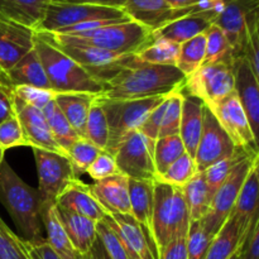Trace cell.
<instances>
[{"label": "cell", "instance_id": "34", "mask_svg": "<svg viewBox=\"0 0 259 259\" xmlns=\"http://www.w3.org/2000/svg\"><path fill=\"white\" fill-rule=\"evenodd\" d=\"M42 113L45 115L46 120H47L50 131L52 133L53 138L57 142L60 148L62 149L63 153L68 151L71 146L77 141L80 137L76 134L71 124L68 123L67 119L65 118L62 113H61L60 108L57 104L55 103V99L47 104L45 108L42 109Z\"/></svg>", "mask_w": 259, "mask_h": 259}, {"label": "cell", "instance_id": "32", "mask_svg": "<svg viewBox=\"0 0 259 259\" xmlns=\"http://www.w3.org/2000/svg\"><path fill=\"white\" fill-rule=\"evenodd\" d=\"M185 202L190 215V223L200 220L206 215L211 204L212 195L205 181L204 172H197L195 176L181 187Z\"/></svg>", "mask_w": 259, "mask_h": 259}, {"label": "cell", "instance_id": "28", "mask_svg": "<svg viewBox=\"0 0 259 259\" xmlns=\"http://www.w3.org/2000/svg\"><path fill=\"white\" fill-rule=\"evenodd\" d=\"M52 0H0V19L35 30Z\"/></svg>", "mask_w": 259, "mask_h": 259}, {"label": "cell", "instance_id": "16", "mask_svg": "<svg viewBox=\"0 0 259 259\" xmlns=\"http://www.w3.org/2000/svg\"><path fill=\"white\" fill-rule=\"evenodd\" d=\"M105 219L120 237L131 259H158V248L151 230L131 214H106Z\"/></svg>", "mask_w": 259, "mask_h": 259}, {"label": "cell", "instance_id": "40", "mask_svg": "<svg viewBox=\"0 0 259 259\" xmlns=\"http://www.w3.org/2000/svg\"><path fill=\"white\" fill-rule=\"evenodd\" d=\"M101 149L85 138H78L66 152V157L70 161L75 177L86 174L96 157L100 154Z\"/></svg>", "mask_w": 259, "mask_h": 259}, {"label": "cell", "instance_id": "60", "mask_svg": "<svg viewBox=\"0 0 259 259\" xmlns=\"http://www.w3.org/2000/svg\"><path fill=\"white\" fill-rule=\"evenodd\" d=\"M230 259H240L239 252H237V253H235V254H234V255H233V257H232V258H230Z\"/></svg>", "mask_w": 259, "mask_h": 259}, {"label": "cell", "instance_id": "3", "mask_svg": "<svg viewBox=\"0 0 259 259\" xmlns=\"http://www.w3.org/2000/svg\"><path fill=\"white\" fill-rule=\"evenodd\" d=\"M42 62L51 90L55 93H88L101 95L104 85L91 77L85 68L68 57L65 52L35 32L33 47Z\"/></svg>", "mask_w": 259, "mask_h": 259}, {"label": "cell", "instance_id": "5", "mask_svg": "<svg viewBox=\"0 0 259 259\" xmlns=\"http://www.w3.org/2000/svg\"><path fill=\"white\" fill-rule=\"evenodd\" d=\"M190 215L180 187L154 182L152 233L158 250L169 243L186 238Z\"/></svg>", "mask_w": 259, "mask_h": 259}, {"label": "cell", "instance_id": "27", "mask_svg": "<svg viewBox=\"0 0 259 259\" xmlns=\"http://www.w3.org/2000/svg\"><path fill=\"white\" fill-rule=\"evenodd\" d=\"M95 98L88 93H55V103L80 138H85L86 119Z\"/></svg>", "mask_w": 259, "mask_h": 259}, {"label": "cell", "instance_id": "23", "mask_svg": "<svg viewBox=\"0 0 259 259\" xmlns=\"http://www.w3.org/2000/svg\"><path fill=\"white\" fill-rule=\"evenodd\" d=\"M56 206L72 214L93 219L95 222H100L106 215L103 207L91 195L89 185L83 184L78 179L72 180L61 191V194L56 199Z\"/></svg>", "mask_w": 259, "mask_h": 259}, {"label": "cell", "instance_id": "11", "mask_svg": "<svg viewBox=\"0 0 259 259\" xmlns=\"http://www.w3.org/2000/svg\"><path fill=\"white\" fill-rule=\"evenodd\" d=\"M259 157L258 154H249L245 157L239 164L230 174V176L222 184V186L217 190L211 199L209 210L206 215L202 218L204 227L212 235H217L220 228L224 225L228 218L232 214L234 205L237 202L238 195H239L242 185L249 172L250 167L253 166L254 161Z\"/></svg>", "mask_w": 259, "mask_h": 259}, {"label": "cell", "instance_id": "22", "mask_svg": "<svg viewBox=\"0 0 259 259\" xmlns=\"http://www.w3.org/2000/svg\"><path fill=\"white\" fill-rule=\"evenodd\" d=\"M217 12H199L184 15L181 18L167 23L159 29L152 32L153 39H166L176 45L186 42L197 34L206 32L218 17Z\"/></svg>", "mask_w": 259, "mask_h": 259}, {"label": "cell", "instance_id": "12", "mask_svg": "<svg viewBox=\"0 0 259 259\" xmlns=\"http://www.w3.org/2000/svg\"><path fill=\"white\" fill-rule=\"evenodd\" d=\"M153 149V144L149 143L139 131L126 136L113 154L119 172L128 179L156 181Z\"/></svg>", "mask_w": 259, "mask_h": 259}, {"label": "cell", "instance_id": "8", "mask_svg": "<svg viewBox=\"0 0 259 259\" xmlns=\"http://www.w3.org/2000/svg\"><path fill=\"white\" fill-rule=\"evenodd\" d=\"M115 19L131 20L123 9L110 7H99L88 4H71V3L52 2L47 7L45 17L40 20L35 32L57 33L65 28L90 22V20Z\"/></svg>", "mask_w": 259, "mask_h": 259}, {"label": "cell", "instance_id": "52", "mask_svg": "<svg viewBox=\"0 0 259 259\" xmlns=\"http://www.w3.org/2000/svg\"><path fill=\"white\" fill-rule=\"evenodd\" d=\"M23 243L30 259H61L46 239L37 240V242H27L23 239Z\"/></svg>", "mask_w": 259, "mask_h": 259}, {"label": "cell", "instance_id": "9", "mask_svg": "<svg viewBox=\"0 0 259 259\" xmlns=\"http://www.w3.org/2000/svg\"><path fill=\"white\" fill-rule=\"evenodd\" d=\"M258 0H224V8L215 18L233 52V61L243 57L248 32L258 24Z\"/></svg>", "mask_w": 259, "mask_h": 259}, {"label": "cell", "instance_id": "44", "mask_svg": "<svg viewBox=\"0 0 259 259\" xmlns=\"http://www.w3.org/2000/svg\"><path fill=\"white\" fill-rule=\"evenodd\" d=\"M182 101H184V94L181 90L175 91L167 96L166 109H164L158 138L179 134L180 123H181Z\"/></svg>", "mask_w": 259, "mask_h": 259}, {"label": "cell", "instance_id": "24", "mask_svg": "<svg viewBox=\"0 0 259 259\" xmlns=\"http://www.w3.org/2000/svg\"><path fill=\"white\" fill-rule=\"evenodd\" d=\"M258 194H259V157L250 167L247 177L242 185L237 202L232 211V217L237 222L243 237L245 238L248 230L255 219L259 218L258 212Z\"/></svg>", "mask_w": 259, "mask_h": 259}, {"label": "cell", "instance_id": "33", "mask_svg": "<svg viewBox=\"0 0 259 259\" xmlns=\"http://www.w3.org/2000/svg\"><path fill=\"white\" fill-rule=\"evenodd\" d=\"M243 239L237 222L230 215L212 239L205 259H230L239 250Z\"/></svg>", "mask_w": 259, "mask_h": 259}, {"label": "cell", "instance_id": "46", "mask_svg": "<svg viewBox=\"0 0 259 259\" xmlns=\"http://www.w3.org/2000/svg\"><path fill=\"white\" fill-rule=\"evenodd\" d=\"M0 259H30L24 243L0 218Z\"/></svg>", "mask_w": 259, "mask_h": 259}, {"label": "cell", "instance_id": "1", "mask_svg": "<svg viewBox=\"0 0 259 259\" xmlns=\"http://www.w3.org/2000/svg\"><path fill=\"white\" fill-rule=\"evenodd\" d=\"M186 76L176 66L142 63L134 60L104 85L100 98L113 100H141L167 96L184 88Z\"/></svg>", "mask_w": 259, "mask_h": 259}, {"label": "cell", "instance_id": "21", "mask_svg": "<svg viewBox=\"0 0 259 259\" xmlns=\"http://www.w3.org/2000/svg\"><path fill=\"white\" fill-rule=\"evenodd\" d=\"M91 195L106 214H131L129 179L118 174L89 185Z\"/></svg>", "mask_w": 259, "mask_h": 259}, {"label": "cell", "instance_id": "51", "mask_svg": "<svg viewBox=\"0 0 259 259\" xmlns=\"http://www.w3.org/2000/svg\"><path fill=\"white\" fill-rule=\"evenodd\" d=\"M238 252L240 259H259V218L249 228Z\"/></svg>", "mask_w": 259, "mask_h": 259}, {"label": "cell", "instance_id": "7", "mask_svg": "<svg viewBox=\"0 0 259 259\" xmlns=\"http://www.w3.org/2000/svg\"><path fill=\"white\" fill-rule=\"evenodd\" d=\"M181 91L200 99L207 108H212L234 93L232 63H204L187 76Z\"/></svg>", "mask_w": 259, "mask_h": 259}, {"label": "cell", "instance_id": "38", "mask_svg": "<svg viewBox=\"0 0 259 259\" xmlns=\"http://www.w3.org/2000/svg\"><path fill=\"white\" fill-rule=\"evenodd\" d=\"M85 139L95 144L101 151H105L109 142V126L108 120H106L105 113L99 103L98 99L95 98L93 105H91L90 111H89L88 119H86L85 125Z\"/></svg>", "mask_w": 259, "mask_h": 259}, {"label": "cell", "instance_id": "14", "mask_svg": "<svg viewBox=\"0 0 259 259\" xmlns=\"http://www.w3.org/2000/svg\"><path fill=\"white\" fill-rule=\"evenodd\" d=\"M238 149L212 111L205 106L201 137L194 157L197 172H205L212 164L233 156Z\"/></svg>", "mask_w": 259, "mask_h": 259}, {"label": "cell", "instance_id": "53", "mask_svg": "<svg viewBox=\"0 0 259 259\" xmlns=\"http://www.w3.org/2000/svg\"><path fill=\"white\" fill-rule=\"evenodd\" d=\"M158 259H189L186 248V238H181L169 243L158 250Z\"/></svg>", "mask_w": 259, "mask_h": 259}, {"label": "cell", "instance_id": "4", "mask_svg": "<svg viewBox=\"0 0 259 259\" xmlns=\"http://www.w3.org/2000/svg\"><path fill=\"white\" fill-rule=\"evenodd\" d=\"M43 34L53 42L61 45L88 46V47L99 48L119 55H131V53H137L147 43H149L152 32L133 20H128V22L109 24L77 34H55V33H43Z\"/></svg>", "mask_w": 259, "mask_h": 259}, {"label": "cell", "instance_id": "18", "mask_svg": "<svg viewBox=\"0 0 259 259\" xmlns=\"http://www.w3.org/2000/svg\"><path fill=\"white\" fill-rule=\"evenodd\" d=\"M35 30L25 25L0 19V70L7 75L34 47Z\"/></svg>", "mask_w": 259, "mask_h": 259}, {"label": "cell", "instance_id": "58", "mask_svg": "<svg viewBox=\"0 0 259 259\" xmlns=\"http://www.w3.org/2000/svg\"><path fill=\"white\" fill-rule=\"evenodd\" d=\"M0 83H2L3 86H5V88H8V89H13V88H12V85H10V83H9V81H8L7 75H5V73L3 72L2 70H0Z\"/></svg>", "mask_w": 259, "mask_h": 259}, {"label": "cell", "instance_id": "15", "mask_svg": "<svg viewBox=\"0 0 259 259\" xmlns=\"http://www.w3.org/2000/svg\"><path fill=\"white\" fill-rule=\"evenodd\" d=\"M209 109L237 148L249 153H258V138L253 134L244 109L235 93Z\"/></svg>", "mask_w": 259, "mask_h": 259}, {"label": "cell", "instance_id": "2", "mask_svg": "<svg viewBox=\"0 0 259 259\" xmlns=\"http://www.w3.org/2000/svg\"><path fill=\"white\" fill-rule=\"evenodd\" d=\"M0 204L22 233V239L27 242L46 239L42 233L39 192L25 184L5 161L0 164Z\"/></svg>", "mask_w": 259, "mask_h": 259}, {"label": "cell", "instance_id": "59", "mask_svg": "<svg viewBox=\"0 0 259 259\" xmlns=\"http://www.w3.org/2000/svg\"><path fill=\"white\" fill-rule=\"evenodd\" d=\"M4 152L5 151H3V149L0 148V164H2L3 161H4Z\"/></svg>", "mask_w": 259, "mask_h": 259}, {"label": "cell", "instance_id": "57", "mask_svg": "<svg viewBox=\"0 0 259 259\" xmlns=\"http://www.w3.org/2000/svg\"><path fill=\"white\" fill-rule=\"evenodd\" d=\"M166 2L174 9H189V8L196 7L204 0H166Z\"/></svg>", "mask_w": 259, "mask_h": 259}, {"label": "cell", "instance_id": "61", "mask_svg": "<svg viewBox=\"0 0 259 259\" xmlns=\"http://www.w3.org/2000/svg\"><path fill=\"white\" fill-rule=\"evenodd\" d=\"M76 259H85L83 255H80V254H76Z\"/></svg>", "mask_w": 259, "mask_h": 259}, {"label": "cell", "instance_id": "20", "mask_svg": "<svg viewBox=\"0 0 259 259\" xmlns=\"http://www.w3.org/2000/svg\"><path fill=\"white\" fill-rule=\"evenodd\" d=\"M234 72V93L247 115L253 134L258 138L259 128V78L255 77L245 58H235L232 63Z\"/></svg>", "mask_w": 259, "mask_h": 259}, {"label": "cell", "instance_id": "49", "mask_svg": "<svg viewBox=\"0 0 259 259\" xmlns=\"http://www.w3.org/2000/svg\"><path fill=\"white\" fill-rule=\"evenodd\" d=\"M86 174L90 175L93 180L99 181V180L114 176V175H118L120 172H119L113 154H110L106 151H101L100 154L95 158V161L89 167Z\"/></svg>", "mask_w": 259, "mask_h": 259}, {"label": "cell", "instance_id": "6", "mask_svg": "<svg viewBox=\"0 0 259 259\" xmlns=\"http://www.w3.org/2000/svg\"><path fill=\"white\" fill-rule=\"evenodd\" d=\"M166 96L141 99V100H113L96 96L105 113L109 126V142L105 151L114 154L120 142L133 132L139 131L152 110Z\"/></svg>", "mask_w": 259, "mask_h": 259}, {"label": "cell", "instance_id": "31", "mask_svg": "<svg viewBox=\"0 0 259 259\" xmlns=\"http://www.w3.org/2000/svg\"><path fill=\"white\" fill-rule=\"evenodd\" d=\"M42 225L47 233V243L61 259H76V250L73 249L67 234L62 227L57 212L56 204L48 205L40 210Z\"/></svg>", "mask_w": 259, "mask_h": 259}, {"label": "cell", "instance_id": "37", "mask_svg": "<svg viewBox=\"0 0 259 259\" xmlns=\"http://www.w3.org/2000/svg\"><path fill=\"white\" fill-rule=\"evenodd\" d=\"M185 152V146L179 134L157 139L153 149V162L157 177L163 174Z\"/></svg>", "mask_w": 259, "mask_h": 259}, {"label": "cell", "instance_id": "48", "mask_svg": "<svg viewBox=\"0 0 259 259\" xmlns=\"http://www.w3.org/2000/svg\"><path fill=\"white\" fill-rule=\"evenodd\" d=\"M20 146H27V141L19 120L14 115L0 123V148L7 151Z\"/></svg>", "mask_w": 259, "mask_h": 259}, {"label": "cell", "instance_id": "10", "mask_svg": "<svg viewBox=\"0 0 259 259\" xmlns=\"http://www.w3.org/2000/svg\"><path fill=\"white\" fill-rule=\"evenodd\" d=\"M40 34L46 39L50 40L52 45H55L56 47L60 48L62 52H65L68 57L72 58L75 62H77L81 67L85 68V71L91 77H94L103 85H105L108 81L115 77L124 67H126L134 60V53L119 55V53L88 47V46L61 45V43L51 40L43 33H40Z\"/></svg>", "mask_w": 259, "mask_h": 259}, {"label": "cell", "instance_id": "25", "mask_svg": "<svg viewBox=\"0 0 259 259\" xmlns=\"http://www.w3.org/2000/svg\"><path fill=\"white\" fill-rule=\"evenodd\" d=\"M184 94V101H182L179 136L181 137L186 153L194 158L201 137L205 105L200 99L189 94Z\"/></svg>", "mask_w": 259, "mask_h": 259}, {"label": "cell", "instance_id": "19", "mask_svg": "<svg viewBox=\"0 0 259 259\" xmlns=\"http://www.w3.org/2000/svg\"><path fill=\"white\" fill-rule=\"evenodd\" d=\"M123 10L129 19L143 25L151 32L159 29L177 18L194 13L192 8L174 9L166 0H126Z\"/></svg>", "mask_w": 259, "mask_h": 259}, {"label": "cell", "instance_id": "26", "mask_svg": "<svg viewBox=\"0 0 259 259\" xmlns=\"http://www.w3.org/2000/svg\"><path fill=\"white\" fill-rule=\"evenodd\" d=\"M57 212L63 229L76 253L80 255L88 254L98 238L96 235V223L98 222L81 217V215L72 214L60 207H57Z\"/></svg>", "mask_w": 259, "mask_h": 259}, {"label": "cell", "instance_id": "62", "mask_svg": "<svg viewBox=\"0 0 259 259\" xmlns=\"http://www.w3.org/2000/svg\"><path fill=\"white\" fill-rule=\"evenodd\" d=\"M0 85H2V83H0ZM2 86H3V85H2ZM4 88H5V86H4ZM7 89H8V88H7Z\"/></svg>", "mask_w": 259, "mask_h": 259}, {"label": "cell", "instance_id": "17", "mask_svg": "<svg viewBox=\"0 0 259 259\" xmlns=\"http://www.w3.org/2000/svg\"><path fill=\"white\" fill-rule=\"evenodd\" d=\"M12 100L15 116L18 118L23 129L27 146H30L32 148L43 149V151L65 154L53 138L42 110L28 105L20 99L15 98L14 95H12Z\"/></svg>", "mask_w": 259, "mask_h": 259}, {"label": "cell", "instance_id": "36", "mask_svg": "<svg viewBox=\"0 0 259 259\" xmlns=\"http://www.w3.org/2000/svg\"><path fill=\"white\" fill-rule=\"evenodd\" d=\"M205 46H206L205 33L197 34L196 37L191 38V39L180 45L179 55H177L176 60V67L186 77L191 75V73H194L204 63Z\"/></svg>", "mask_w": 259, "mask_h": 259}, {"label": "cell", "instance_id": "47", "mask_svg": "<svg viewBox=\"0 0 259 259\" xmlns=\"http://www.w3.org/2000/svg\"><path fill=\"white\" fill-rule=\"evenodd\" d=\"M12 93L15 98L20 99L25 104L35 109H39V110H42L50 101L55 99V91L47 90V89L34 88V86H14Z\"/></svg>", "mask_w": 259, "mask_h": 259}, {"label": "cell", "instance_id": "55", "mask_svg": "<svg viewBox=\"0 0 259 259\" xmlns=\"http://www.w3.org/2000/svg\"><path fill=\"white\" fill-rule=\"evenodd\" d=\"M61 3H71V4H88V5H99V7H110L123 9L126 0H55Z\"/></svg>", "mask_w": 259, "mask_h": 259}, {"label": "cell", "instance_id": "42", "mask_svg": "<svg viewBox=\"0 0 259 259\" xmlns=\"http://www.w3.org/2000/svg\"><path fill=\"white\" fill-rule=\"evenodd\" d=\"M195 174H197V169L194 158L185 152L163 174L157 177L156 181L181 189L195 176Z\"/></svg>", "mask_w": 259, "mask_h": 259}, {"label": "cell", "instance_id": "13", "mask_svg": "<svg viewBox=\"0 0 259 259\" xmlns=\"http://www.w3.org/2000/svg\"><path fill=\"white\" fill-rule=\"evenodd\" d=\"M35 167L39 180L38 192L42 199V209L56 204V199L63 189L75 180L72 167L65 154L33 148Z\"/></svg>", "mask_w": 259, "mask_h": 259}, {"label": "cell", "instance_id": "41", "mask_svg": "<svg viewBox=\"0 0 259 259\" xmlns=\"http://www.w3.org/2000/svg\"><path fill=\"white\" fill-rule=\"evenodd\" d=\"M249 154L254 153H249V152L238 149L233 156L228 157V158L212 164V166H210L209 168L204 172L205 181H206L207 187H209L212 196H214V194L217 192V190L222 186L223 182H224L225 180L230 176V174L234 171L235 167H237L245 157L249 156Z\"/></svg>", "mask_w": 259, "mask_h": 259}, {"label": "cell", "instance_id": "30", "mask_svg": "<svg viewBox=\"0 0 259 259\" xmlns=\"http://www.w3.org/2000/svg\"><path fill=\"white\" fill-rule=\"evenodd\" d=\"M7 77L12 88L27 85L51 90V85L48 82L45 68H43L42 62H40L34 48L8 71Z\"/></svg>", "mask_w": 259, "mask_h": 259}, {"label": "cell", "instance_id": "54", "mask_svg": "<svg viewBox=\"0 0 259 259\" xmlns=\"http://www.w3.org/2000/svg\"><path fill=\"white\" fill-rule=\"evenodd\" d=\"M12 90L13 89H7L0 85V123L15 115L14 108H13Z\"/></svg>", "mask_w": 259, "mask_h": 259}, {"label": "cell", "instance_id": "39", "mask_svg": "<svg viewBox=\"0 0 259 259\" xmlns=\"http://www.w3.org/2000/svg\"><path fill=\"white\" fill-rule=\"evenodd\" d=\"M206 46H205L204 63L227 62L233 63V52L224 32L212 23L205 32ZM202 63V65H204Z\"/></svg>", "mask_w": 259, "mask_h": 259}, {"label": "cell", "instance_id": "43", "mask_svg": "<svg viewBox=\"0 0 259 259\" xmlns=\"http://www.w3.org/2000/svg\"><path fill=\"white\" fill-rule=\"evenodd\" d=\"M215 235L204 227L202 219L190 223L186 235V248L189 259H205Z\"/></svg>", "mask_w": 259, "mask_h": 259}, {"label": "cell", "instance_id": "50", "mask_svg": "<svg viewBox=\"0 0 259 259\" xmlns=\"http://www.w3.org/2000/svg\"><path fill=\"white\" fill-rule=\"evenodd\" d=\"M167 96L164 98V100L159 104V105H157L156 108L149 113V115L147 116L144 123L142 124V126L139 128V132L143 134L144 138H146L149 143L153 144V146L154 143H156L157 139H158L159 129H161L162 119H163V113H164V109H166Z\"/></svg>", "mask_w": 259, "mask_h": 259}, {"label": "cell", "instance_id": "35", "mask_svg": "<svg viewBox=\"0 0 259 259\" xmlns=\"http://www.w3.org/2000/svg\"><path fill=\"white\" fill-rule=\"evenodd\" d=\"M152 35V34H151ZM180 45L166 39H153L151 38L142 50L134 53L136 60L142 63L161 66H176Z\"/></svg>", "mask_w": 259, "mask_h": 259}, {"label": "cell", "instance_id": "56", "mask_svg": "<svg viewBox=\"0 0 259 259\" xmlns=\"http://www.w3.org/2000/svg\"><path fill=\"white\" fill-rule=\"evenodd\" d=\"M85 259H110V257L108 255V253L105 252V249H104V247L101 245L100 240L96 238L95 243L93 244V247H91L90 252L88 253L86 255H83Z\"/></svg>", "mask_w": 259, "mask_h": 259}, {"label": "cell", "instance_id": "29", "mask_svg": "<svg viewBox=\"0 0 259 259\" xmlns=\"http://www.w3.org/2000/svg\"><path fill=\"white\" fill-rule=\"evenodd\" d=\"M154 182L152 180L129 179L131 215L152 232V212L154 204ZM153 234V233H152Z\"/></svg>", "mask_w": 259, "mask_h": 259}, {"label": "cell", "instance_id": "45", "mask_svg": "<svg viewBox=\"0 0 259 259\" xmlns=\"http://www.w3.org/2000/svg\"><path fill=\"white\" fill-rule=\"evenodd\" d=\"M96 235L110 259H131L120 237L105 218L96 223Z\"/></svg>", "mask_w": 259, "mask_h": 259}]
</instances>
